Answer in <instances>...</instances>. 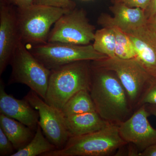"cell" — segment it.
I'll list each match as a JSON object with an SVG mask.
<instances>
[{"instance_id":"obj_28","label":"cell","mask_w":156,"mask_h":156,"mask_svg":"<svg viewBox=\"0 0 156 156\" xmlns=\"http://www.w3.org/2000/svg\"><path fill=\"white\" fill-rule=\"evenodd\" d=\"M147 24L151 29L156 32V14L151 19L148 20Z\"/></svg>"},{"instance_id":"obj_27","label":"cell","mask_w":156,"mask_h":156,"mask_svg":"<svg viewBox=\"0 0 156 156\" xmlns=\"http://www.w3.org/2000/svg\"><path fill=\"white\" fill-rule=\"evenodd\" d=\"M139 156H156V143L147 148L139 154Z\"/></svg>"},{"instance_id":"obj_3","label":"cell","mask_w":156,"mask_h":156,"mask_svg":"<svg viewBox=\"0 0 156 156\" xmlns=\"http://www.w3.org/2000/svg\"><path fill=\"white\" fill-rule=\"evenodd\" d=\"M127 143L120 136L119 126L110 124L99 131L69 137L63 147L42 156H109Z\"/></svg>"},{"instance_id":"obj_5","label":"cell","mask_w":156,"mask_h":156,"mask_svg":"<svg viewBox=\"0 0 156 156\" xmlns=\"http://www.w3.org/2000/svg\"><path fill=\"white\" fill-rule=\"evenodd\" d=\"M10 65L12 71L8 85L24 84L44 100L50 70L40 62L21 41L13 52Z\"/></svg>"},{"instance_id":"obj_13","label":"cell","mask_w":156,"mask_h":156,"mask_svg":"<svg viewBox=\"0 0 156 156\" xmlns=\"http://www.w3.org/2000/svg\"><path fill=\"white\" fill-rule=\"evenodd\" d=\"M136 51L135 59L154 79H156V32L147 24L128 34Z\"/></svg>"},{"instance_id":"obj_10","label":"cell","mask_w":156,"mask_h":156,"mask_svg":"<svg viewBox=\"0 0 156 156\" xmlns=\"http://www.w3.org/2000/svg\"><path fill=\"white\" fill-rule=\"evenodd\" d=\"M150 115L146 104L143 105L119 126L121 137L127 143L134 144L140 153L156 143V129L153 128L148 120Z\"/></svg>"},{"instance_id":"obj_2","label":"cell","mask_w":156,"mask_h":156,"mask_svg":"<svg viewBox=\"0 0 156 156\" xmlns=\"http://www.w3.org/2000/svg\"><path fill=\"white\" fill-rule=\"evenodd\" d=\"M91 61L74 62L50 70L45 102L61 111L74 94L83 89L90 91Z\"/></svg>"},{"instance_id":"obj_29","label":"cell","mask_w":156,"mask_h":156,"mask_svg":"<svg viewBox=\"0 0 156 156\" xmlns=\"http://www.w3.org/2000/svg\"><path fill=\"white\" fill-rule=\"evenodd\" d=\"M147 109L151 115H153L156 117V105L152 104H146Z\"/></svg>"},{"instance_id":"obj_4","label":"cell","mask_w":156,"mask_h":156,"mask_svg":"<svg viewBox=\"0 0 156 156\" xmlns=\"http://www.w3.org/2000/svg\"><path fill=\"white\" fill-rule=\"evenodd\" d=\"M16 9L20 39L26 46L47 43L51 27L70 11L37 4Z\"/></svg>"},{"instance_id":"obj_23","label":"cell","mask_w":156,"mask_h":156,"mask_svg":"<svg viewBox=\"0 0 156 156\" xmlns=\"http://www.w3.org/2000/svg\"><path fill=\"white\" fill-rule=\"evenodd\" d=\"M16 152L11 140L0 128V156H11Z\"/></svg>"},{"instance_id":"obj_9","label":"cell","mask_w":156,"mask_h":156,"mask_svg":"<svg viewBox=\"0 0 156 156\" xmlns=\"http://www.w3.org/2000/svg\"><path fill=\"white\" fill-rule=\"evenodd\" d=\"M24 98L38 112V124L48 140L57 149L63 147L69 139V135L61 111L45 102L31 89Z\"/></svg>"},{"instance_id":"obj_11","label":"cell","mask_w":156,"mask_h":156,"mask_svg":"<svg viewBox=\"0 0 156 156\" xmlns=\"http://www.w3.org/2000/svg\"><path fill=\"white\" fill-rule=\"evenodd\" d=\"M9 0H0V76L10 65L12 54L20 41L17 9Z\"/></svg>"},{"instance_id":"obj_20","label":"cell","mask_w":156,"mask_h":156,"mask_svg":"<svg viewBox=\"0 0 156 156\" xmlns=\"http://www.w3.org/2000/svg\"><path fill=\"white\" fill-rule=\"evenodd\" d=\"M104 27H110L114 31L116 38L115 55L122 59L136 58V53L133 43L128 34L121 29L110 23H103Z\"/></svg>"},{"instance_id":"obj_12","label":"cell","mask_w":156,"mask_h":156,"mask_svg":"<svg viewBox=\"0 0 156 156\" xmlns=\"http://www.w3.org/2000/svg\"><path fill=\"white\" fill-rule=\"evenodd\" d=\"M0 113L3 114L36 131L38 124V112L26 99H18L5 91V85L0 79Z\"/></svg>"},{"instance_id":"obj_24","label":"cell","mask_w":156,"mask_h":156,"mask_svg":"<svg viewBox=\"0 0 156 156\" xmlns=\"http://www.w3.org/2000/svg\"><path fill=\"white\" fill-rule=\"evenodd\" d=\"M151 0H112L113 4L119 3L131 8H140L145 11Z\"/></svg>"},{"instance_id":"obj_18","label":"cell","mask_w":156,"mask_h":156,"mask_svg":"<svg viewBox=\"0 0 156 156\" xmlns=\"http://www.w3.org/2000/svg\"><path fill=\"white\" fill-rule=\"evenodd\" d=\"M44 135L41 126L38 124L35 134L30 142L11 156H42L46 153L57 149Z\"/></svg>"},{"instance_id":"obj_1","label":"cell","mask_w":156,"mask_h":156,"mask_svg":"<svg viewBox=\"0 0 156 156\" xmlns=\"http://www.w3.org/2000/svg\"><path fill=\"white\" fill-rule=\"evenodd\" d=\"M90 95L96 112L104 120L119 126L134 112L128 94L114 72L91 61Z\"/></svg>"},{"instance_id":"obj_25","label":"cell","mask_w":156,"mask_h":156,"mask_svg":"<svg viewBox=\"0 0 156 156\" xmlns=\"http://www.w3.org/2000/svg\"><path fill=\"white\" fill-rule=\"evenodd\" d=\"M146 17L148 20L151 19L156 14V0H151L149 5L144 11Z\"/></svg>"},{"instance_id":"obj_21","label":"cell","mask_w":156,"mask_h":156,"mask_svg":"<svg viewBox=\"0 0 156 156\" xmlns=\"http://www.w3.org/2000/svg\"><path fill=\"white\" fill-rule=\"evenodd\" d=\"M144 104L156 105V79L153 78L150 85L146 90L138 104V108Z\"/></svg>"},{"instance_id":"obj_8","label":"cell","mask_w":156,"mask_h":156,"mask_svg":"<svg viewBox=\"0 0 156 156\" xmlns=\"http://www.w3.org/2000/svg\"><path fill=\"white\" fill-rule=\"evenodd\" d=\"M95 28L89 22L83 9H74L65 13L50 30L48 42L72 44H90L93 41Z\"/></svg>"},{"instance_id":"obj_7","label":"cell","mask_w":156,"mask_h":156,"mask_svg":"<svg viewBox=\"0 0 156 156\" xmlns=\"http://www.w3.org/2000/svg\"><path fill=\"white\" fill-rule=\"evenodd\" d=\"M27 47L30 53L45 67L51 70L74 62L96 60L108 56L97 52L91 44H72L48 42Z\"/></svg>"},{"instance_id":"obj_19","label":"cell","mask_w":156,"mask_h":156,"mask_svg":"<svg viewBox=\"0 0 156 156\" xmlns=\"http://www.w3.org/2000/svg\"><path fill=\"white\" fill-rule=\"evenodd\" d=\"M92 45L96 51L108 57L115 56V35L112 28L104 27L95 31Z\"/></svg>"},{"instance_id":"obj_26","label":"cell","mask_w":156,"mask_h":156,"mask_svg":"<svg viewBox=\"0 0 156 156\" xmlns=\"http://www.w3.org/2000/svg\"><path fill=\"white\" fill-rule=\"evenodd\" d=\"M9 2L17 8H26L34 4V0H9Z\"/></svg>"},{"instance_id":"obj_6","label":"cell","mask_w":156,"mask_h":156,"mask_svg":"<svg viewBox=\"0 0 156 156\" xmlns=\"http://www.w3.org/2000/svg\"><path fill=\"white\" fill-rule=\"evenodd\" d=\"M91 62L95 65L111 70L116 74L135 111L153 78L135 58L122 59L115 56Z\"/></svg>"},{"instance_id":"obj_17","label":"cell","mask_w":156,"mask_h":156,"mask_svg":"<svg viewBox=\"0 0 156 156\" xmlns=\"http://www.w3.org/2000/svg\"><path fill=\"white\" fill-rule=\"evenodd\" d=\"M96 112L94 102L88 90L77 92L67 101L61 112L64 117L89 112Z\"/></svg>"},{"instance_id":"obj_14","label":"cell","mask_w":156,"mask_h":156,"mask_svg":"<svg viewBox=\"0 0 156 156\" xmlns=\"http://www.w3.org/2000/svg\"><path fill=\"white\" fill-rule=\"evenodd\" d=\"M113 17L102 14L98 19L99 24L110 23L129 34L147 24L144 11L140 8H131L119 3L113 4L109 8Z\"/></svg>"},{"instance_id":"obj_16","label":"cell","mask_w":156,"mask_h":156,"mask_svg":"<svg viewBox=\"0 0 156 156\" xmlns=\"http://www.w3.org/2000/svg\"><path fill=\"white\" fill-rule=\"evenodd\" d=\"M0 128L11 140L16 151L28 144L36 132L17 120L2 113H0Z\"/></svg>"},{"instance_id":"obj_15","label":"cell","mask_w":156,"mask_h":156,"mask_svg":"<svg viewBox=\"0 0 156 156\" xmlns=\"http://www.w3.org/2000/svg\"><path fill=\"white\" fill-rule=\"evenodd\" d=\"M69 137L86 135L101 130L110 125L96 112L64 117Z\"/></svg>"},{"instance_id":"obj_22","label":"cell","mask_w":156,"mask_h":156,"mask_svg":"<svg viewBox=\"0 0 156 156\" xmlns=\"http://www.w3.org/2000/svg\"><path fill=\"white\" fill-rule=\"evenodd\" d=\"M34 4L46 5L62 9L72 10L75 8V3L71 0H34Z\"/></svg>"}]
</instances>
